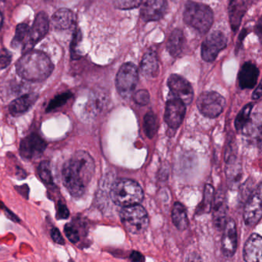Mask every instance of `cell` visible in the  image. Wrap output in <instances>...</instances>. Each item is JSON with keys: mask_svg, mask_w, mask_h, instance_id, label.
Wrapping results in <instances>:
<instances>
[{"mask_svg": "<svg viewBox=\"0 0 262 262\" xmlns=\"http://www.w3.org/2000/svg\"><path fill=\"white\" fill-rule=\"evenodd\" d=\"M168 86L173 98L179 99L185 105L191 103L194 97V91L191 84L185 78L179 75H171L168 78Z\"/></svg>", "mask_w": 262, "mask_h": 262, "instance_id": "obj_10", "label": "cell"}, {"mask_svg": "<svg viewBox=\"0 0 262 262\" xmlns=\"http://www.w3.org/2000/svg\"><path fill=\"white\" fill-rule=\"evenodd\" d=\"M50 30V19L43 12L36 15L32 28L30 30V43L31 47L42 40Z\"/></svg>", "mask_w": 262, "mask_h": 262, "instance_id": "obj_15", "label": "cell"}, {"mask_svg": "<svg viewBox=\"0 0 262 262\" xmlns=\"http://www.w3.org/2000/svg\"><path fill=\"white\" fill-rule=\"evenodd\" d=\"M213 223L217 230L223 229L226 222L227 206L225 192L222 190H219L214 195L212 204Z\"/></svg>", "mask_w": 262, "mask_h": 262, "instance_id": "obj_16", "label": "cell"}, {"mask_svg": "<svg viewBox=\"0 0 262 262\" xmlns=\"http://www.w3.org/2000/svg\"><path fill=\"white\" fill-rule=\"evenodd\" d=\"M129 258L133 261H144L145 260L144 256L138 251H133L130 254Z\"/></svg>", "mask_w": 262, "mask_h": 262, "instance_id": "obj_40", "label": "cell"}, {"mask_svg": "<svg viewBox=\"0 0 262 262\" xmlns=\"http://www.w3.org/2000/svg\"><path fill=\"white\" fill-rule=\"evenodd\" d=\"M80 38V32H79V30H77L74 34V37H73V42H72L71 55L73 59H78L77 53H76V47H77L78 42H79Z\"/></svg>", "mask_w": 262, "mask_h": 262, "instance_id": "obj_38", "label": "cell"}, {"mask_svg": "<svg viewBox=\"0 0 262 262\" xmlns=\"http://www.w3.org/2000/svg\"><path fill=\"white\" fill-rule=\"evenodd\" d=\"M64 232L69 240L73 244H76L80 240V235L79 231L75 228L74 225L71 223L67 224L64 227Z\"/></svg>", "mask_w": 262, "mask_h": 262, "instance_id": "obj_32", "label": "cell"}, {"mask_svg": "<svg viewBox=\"0 0 262 262\" xmlns=\"http://www.w3.org/2000/svg\"><path fill=\"white\" fill-rule=\"evenodd\" d=\"M260 96H261V85L260 83L257 85L254 93H253L252 99H254V100H258V99H260Z\"/></svg>", "mask_w": 262, "mask_h": 262, "instance_id": "obj_42", "label": "cell"}, {"mask_svg": "<svg viewBox=\"0 0 262 262\" xmlns=\"http://www.w3.org/2000/svg\"><path fill=\"white\" fill-rule=\"evenodd\" d=\"M230 167L227 168V176H228L229 183L231 185H236L241 179V170L237 169V166H233L231 163L228 164Z\"/></svg>", "mask_w": 262, "mask_h": 262, "instance_id": "obj_34", "label": "cell"}, {"mask_svg": "<svg viewBox=\"0 0 262 262\" xmlns=\"http://www.w3.org/2000/svg\"><path fill=\"white\" fill-rule=\"evenodd\" d=\"M139 81L137 67L131 62L123 64L119 69L116 79L118 93L123 99H128L134 93Z\"/></svg>", "mask_w": 262, "mask_h": 262, "instance_id": "obj_6", "label": "cell"}, {"mask_svg": "<svg viewBox=\"0 0 262 262\" xmlns=\"http://www.w3.org/2000/svg\"><path fill=\"white\" fill-rule=\"evenodd\" d=\"M30 27L27 24H19L16 27V33L12 42V47L19 48L20 46L24 45L27 38L30 37Z\"/></svg>", "mask_w": 262, "mask_h": 262, "instance_id": "obj_26", "label": "cell"}, {"mask_svg": "<svg viewBox=\"0 0 262 262\" xmlns=\"http://www.w3.org/2000/svg\"><path fill=\"white\" fill-rule=\"evenodd\" d=\"M144 128L147 137L152 139L158 131L157 117L152 112H148L144 118Z\"/></svg>", "mask_w": 262, "mask_h": 262, "instance_id": "obj_28", "label": "cell"}, {"mask_svg": "<svg viewBox=\"0 0 262 262\" xmlns=\"http://www.w3.org/2000/svg\"><path fill=\"white\" fill-rule=\"evenodd\" d=\"M227 38L222 32L215 31L208 35L202 45V58L207 62H214L219 53L226 47Z\"/></svg>", "mask_w": 262, "mask_h": 262, "instance_id": "obj_8", "label": "cell"}, {"mask_svg": "<svg viewBox=\"0 0 262 262\" xmlns=\"http://www.w3.org/2000/svg\"><path fill=\"white\" fill-rule=\"evenodd\" d=\"M12 61V55L10 52L4 50V53L0 55V69L4 70L10 65Z\"/></svg>", "mask_w": 262, "mask_h": 262, "instance_id": "obj_36", "label": "cell"}, {"mask_svg": "<svg viewBox=\"0 0 262 262\" xmlns=\"http://www.w3.org/2000/svg\"><path fill=\"white\" fill-rule=\"evenodd\" d=\"M185 43L183 31L179 29L173 30L167 42V50L172 57L180 56Z\"/></svg>", "mask_w": 262, "mask_h": 262, "instance_id": "obj_23", "label": "cell"}, {"mask_svg": "<svg viewBox=\"0 0 262 262\" xmlns=\"http://www.w3.org/2000/svg\"><path fill=\"white\" fill-rule=\"evenodd\" d=\"M3 22H4V18H3L2 13L0 12V30L2 28Z\"/></svg>", "mask_w": 262, "mask_h": 262, "instance_id": "obj_43", "label": "cell"}, {"mask_svg": "<svg viewBox=\"0 0 262 262\" xmlns=\"http://www.w3.org/2000/svg\"><path fill=\"white\" fill-rule=\"evenodd\" d=\"M261 237L258 234H252L244 247V259L247 262H261Z\"/></svg>", "mask_w": 262, "mask_h": 262, "instance_id": "obj_17", "label": "cell"}, {"mask_svg": "<svg viewBox=\"0 0 262 262\" xmlns=\"http://www.w3.org/2000/svg\"><path fill=\"white\" fill-rule=\"evenodd\" d=\"M70 216V210L67 208V205L62 202H59L56 207V217L58 220L61 219H67Z\"/></svg>", "mask_w": 262, "mask_h": 262, "instance_id": "obj_35", "label": "cell"}, {"mask_svg": "<svg viewBox=\"0 0 262 262\" xmlns=\"http://www.w3.org/2000/svg\"><path fill=\"white\" fill-rule=\"evenodd\" d=\"M259 76V70L254 64L245 62L242 66L237 76L239 86L242 90L254 88L257 83Z\"/></svg>", "mask_w": 262, "mask_h": 262, "instance_id": "obj_18", "label": "cell"}, {"mask_svg": "<svg viewBox=\"0 0 262 262\" xmlns=\"http://www.w3.org/2000/svg\"><path fill=\"white\" fill-rule=\"evenodd\" d=\"M16 191L24 198V199H29V194H30V188H29L28 185H21V186H16Z\"/></svg>", "mask_w": 262, "mask_h": 262, "instance_id": "obj_39", "label": "cell"}, {"mask_svg": "<svg viewBox=\"0 0 262 262\" xmlns=\"http://www.w3.org/2000/svg\"><path fill=\"white\" fill-rule=\"evenodd\" d=\"M222 241V251L225 257L234 256L237 246V235L236 224L233 219L225 222Z\"/></svg>", "mask_w": 262, "mask_h": 262, "instance_id": "obj_14", "label": "cell"}, {"mask_svg": "<svg viewBox=\"0 0 262 262\" xmlns=\"http://www.w3.org/2000/svg\"><path fill=\"white\" fill-rule=\"evenodd\" d=\"M50 234H51L52 239L56 244H59V245H64L65 244V240H64L62 234L58 228H52L51 231H50Z\"/></svg>", "mask_w": 262, "mask_h": 262, "instance_id": "obj_37", "label": "cell"}, {"mask_svg": "<svg viewBox=\"0 0 262 262\" xmlns=\"http://www.w3.org/2000/svg\"><path fill=\"white\" fill-rule=\"evenodd\" d=\"M141 7V16L146 22L160 20L168 10L166 0H144Z\"/></svg>", "mask_w": 262, "mask_h": 262, "instance_id": "obj_13", "label": "cell"}, {"mask_svg": "<svg viewBox=\"0 0 262 262\" xmlns=\"http://www.w3.org/2000/svg\"><path fill=\"white\" fill-rule=\"evenodd\" d=\"M72 97H73V94L70 92H66L62 94L58 95L54 99L50 101L47 108V113H50V112H53L60 108L62 105H65Z\"/></svg>", "mask_w": 262, "mask_h": 262, "instance_id": "obj_30", "label": "cell"}, {"mask_svg": "<svg viewBox=\"0 0 262 262\" xmlns=\"http://www.w3.org/2000/svg\"><path fill=\"white\" fill-rule=\"evenodd\" d=\"M261 184L251 194L244 208V221L248 226H254L261 219Z\"/></svg>", "mask_w": 262, "mask_h": 262, "instance_id": "obj_9", "label": "cell"}, {"mask_svg": "<svg viewBox=\"0 0 262 262\" xmlns=\"http://www.w3.org/2000/svg\"><path fill=\"white\" fill-rule=\"evenodd\" d=\"M4 212H5L6 215L10 219V220L13 221L15 222H19V219L16 215V214H13L12 211H10L8 208H6L5 206H4Z\"/></svg>", "mask_w": 262, "mask_h": 262, "instance_id": "obj_41", "label": "cell"}, {"mask_svg": "<svg viewBox=\"0 0 262 262\" xmlns=\"http://www.w3.org/2000/svg\"><path fill=\"white\" fill-rule=\"evenodd\" d=\"M51 23L58 30H68L74 25V13L68 9H59L52 16Z\"/></svg>", "mask_w": 262, "mask_h": 262, "instance_id": "obj_22", "label": "cell"}, {"mask_svg": "<svg viewBox=\"0 0 262 262\" xmlns=\"http://www.w3.org/2000/svg\"><path fill=\"white\" fill-rule=\"evenodd\" d=\"M141 73L145 77L152 79L159 73V60L155 50H149L144 55L140 66Z\"/></svg>", "mask_w": 262, "mask_h": 262, "instance_id": "obj_20", "label": "cell"}, {"mask_svg": "<svg viewBox=\"0 0 262 262\" xmlns=\"http://www.w3.org/2000/svg\"><path fill=\"white\" fill-rule=\"evenodd\" d=\"M186 112V105L179 99L171 98L167 102L165 105V122L168 127L173 129H177L183 122Z\"/></svg>", "mask_w": 262, "mask_h": 262, "instance_id": "obj_12", "label": "cell"}, {"mask_svg": "<svg viewBox=\"0 0 262 262\" xmlns=\"http://www.w3.org/2000/svg\"><path fill=\"white\" fill-rule=\"evenodd\" d=\"M37 172L39 179L45 185H48V186L54 185L50 161L45 160L41 162L38 166Z\"/></svg>", "mask_w": 262, "mask_h": 262, "instance_id": "obj_27", "label": "cell"}, {"mask_svg": "<svg viewBox=\"0 0 262 262\" xmlns=\"http://www.w3.org/2000/svg\"><path fill=\"white\" fill-rule=\"evenodd\" d=\"M120 217L125 229L133 234L143 232L149 223L148 213L139 204L122 207Z\"/></svg>", "mask_w": 262, "mask_h": 262, "instance_id": "obj_5", "label": "cell"}, {"mask_svg": "<svg viewBox=\"0 0 262 262\" xmlns=\"http://www.w3.org/2000/svg\"><path fill=\"white\" fill-rule=\"evenodd\" d=\"M197 107L204 116L214 119L222 114L225 107V99L216 92H205L197 99Z\"/></svg>", "mask_w": 262, "mask_h": 262, "instance_id": "obj_7", "label": "cell"}, {"mask_svg": "<svg viewBox=\"0 0 262 262\" xmlns=\"http://www.w3.org/2000/svg\"><path fill=\"white\" fill-rule=\"evenodd\" d=\"M16 72L22 79L30 82H42L50 77L54 66L43 52H27L16 63Z\"/></svg>", "mask_w": 262, "mask_h": 262, "instance_id": "obj_2", "label": "cell"}, {"mask_svg": "<svg viewBox=\"0 0 262 262\" xmlns=\"http://www.w3.org/2000/svg\"><path fill=\"white\" fill-rule=\"evenodd\" d=\"M4 1H5V0H0V2H4Z\"/></svg>", "mask_w": 262, "mask_h": 262, "instance_id": "obj_44", "label": "cell"}, {"mask_svg": "<svg viewBox=\"0 0 262 262\" xmlns=\"http://www.w3.org/2000/svg\"><path fill=\"white\" fill-rule=\"evenodd\" d=\"M143 0H113L115 7L119 10H127L138 8Z\"/></svg>", "mask_w": 262, "mask_h": 262, "instance_id": "obj_31", "label": "cell"}, {"mask_svg": "<svg viewBox=\"0 0 262 262\" xmlns=\"http://www.w3.org/2000/svg\"><path fill=\"white\" fill-rule=\"evenodd\" d=\"M95 162L85 151L75 153L62 167L64 186L73 198H79L85 193L95 173Z\"/></svg>", "mask_w": 262, "mask_h": 262, "instance_id": "obj_1", "label": "cell"}, {"mask_svg": "<svg viewBox=\"0 0 262 262\" xmlns=\"http://www.w3.org/2000/svg\"><path fill=\"white\" fill-rule=\"evenodd\" d=\"M214 188L211 185L208 184L205 185V190H204V196L202 202L200 205L198 206L196 210V214L201 215V214H208L211 208H212L213 201H214Z\"/></svg>", "mask_w": 262, "mask_h": 262, "instance_id": "obj_25", "label": "cell"}, {"mask_svg": "<svg viewBox=\"0 0 262 262\" xmlns=\"http://www.w3.org/2000/svg\"><path fill=\"white\" fill-rule=\"evenodd\" d=\"M183 16L187 25L202 34L208 32L214 21V15L211 8L199 3H187Z\"/></svg>", "mask_w": 262, "mask_h": 262, "instance_id": "obj_4", "label": "cell"}, {"mask_svg": "<svg viewBox=\"0 0 262 262\" xmlns=\"http://www.w3.org/2000/svg\"><path fill=\"white\" fill-rule=\"evenodd\" d=\"M110 197L116 205L125 207L140 204L143 200L144 193L136 181L123 179L112 187Z\"/></svg>", "mask_w": 262, "mask_h": 262, "instance_id": "obj_3", "label": "cell"}, {"mask_svg": "<svg viewBox=\"0 0 262 262\" xmlns=\"http://www.w3.org/2000/svg\"><path fill=\"white\" fill-rule=\"evenodd\" d=\"M39 96L36 93L24 95L13 100L9 105V111L13 116L25 114L36 103Z\"/></svg>", "mask_w": 262, "mask_h": 262, "instance_id": "obj_19", "label": "cell"}, {"mask_svg": "<svg viewBox=\"0 0 262 262\" xmlns=\"http://www.w3.org/2000/svg\"><path fill=\"white\" fill-rule=\"evenodd\" d=\"M253 106H254V104H248L237 114L235 122H234V125H235L237 131H241V130L243 129L245 125L249 122L250 116H251Z\"/></svg>", "mask_w": 262, "mask_h": 262, "instance_id": "obj_29", "label": "cell"}, {"mask_svg": "<svg viewBox=\"0 0 262 262\" xmlns=\"http://www.w3.org/2000/svg\"><path fill=\"white\" fill-rule=\"evenodd\" d=\"M173 224L179 231H185L188 227V216L185 207L180 202H176L171 211Z\"/></svg>", "mask_w": 262, "mask_h": 262, "instance_id": "obj_24", "label": "cell"}, {"mask_svg": "<svg viewBox=\"0 0 262 262\" xmlns=\"http://www.w3.org/2000/svg\"><path fill=\"white\" fill-rule=\"evenodd\" d=\"M247 9V0H231L229 13L230 24L233 31H237Z\"/></svg>", "mask_w": 262, "mask_h": 262, "instance_id": "obj_21", "label": "cell"}, {"mask_svg": "<svg viewBox=\"0 0 262 262\" xmlns=\"http://www.w3.org/2000/svg\"><path fill=\"white\" fill-rule=\"evenodd\" d=\"M133 96V100L138 105H145L149 102V93L147 90H142L136 92Z\"/></svg>", "mask_w": 262, "mask_h": 262, "instance_id": "obj_33", "label": "cell"}, {"mask_svg": "<svg viewBox=\"0 0 262 262\" xmlns=\"http://www.w3.org/2000/svg\"><path fill=\"white\" fill-rule=\"evenodd\" d=\"M47 143L36 133H32L22 139L19 144V155L24 159H33L45 151Z\"/></svg>", "mask_w": 262, "mask_h": 262, "instance_id": "obj_11", "label": "cell"}]
</instances>
